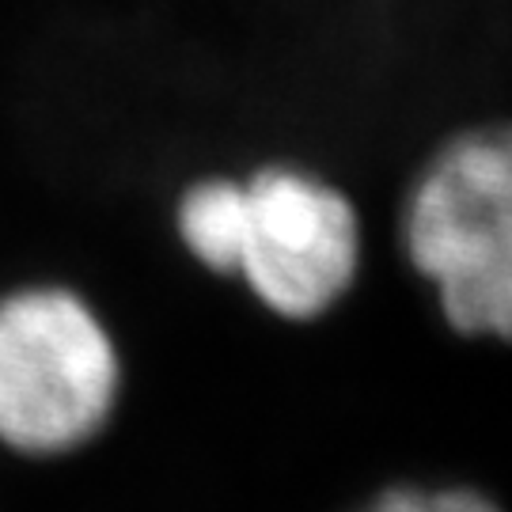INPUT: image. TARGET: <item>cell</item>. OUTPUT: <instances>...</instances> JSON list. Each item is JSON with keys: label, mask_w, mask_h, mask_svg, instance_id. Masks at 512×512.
<instances>
[{"label": "cell", "mask_w": 512, "mask_h": 512, "mask_svg": "<svg viewBox=\"0 0 512 512\" xmlns=\"http://www.w3.org/2000/svg\"><path fill=\"white\" fill-rule=\"evenodd\" d=\"M395 251L440 323L471 342L512 334V133L467 122L421 156L395 205Z\"/></svg>", "instance_id": "cell-1"}, {"label": "cell", "mask_w": 512, "mask_h": 512, "mask_svg": "<svg viewBox=\"0 0 512 512\" xmlns=\"http://www.w3.org/2000/svg\"><path fill=\"white\" fill-rule=\"evenodd\" d=\"M349 512H505L486 486L471 482H387Z\"/></svg>", "instance_id": "cell-4"}, {"label": "cell", "mask_w": 512, "mask_h": 512, "mask_svg": "<svg viewBox=\"0 0 512 512\" xmlns=\"http://www.w3.org/2000/svg\"><path fill=\"white\" fill-rule=\"evenodd\" d=\"M126 395V357L107 315L61 281L0 293V452L61 459L92 448Z\"/></svg>", "instance_id": "cell-2"}, {"label": "cell", "mask_w": 512, "mask_h": 512, "mask_svg": "<svg viewBox=\"0 0 512 512\" xmlns=\"http://www.w3.org/2000/svg\"><path fill=\"white\" fill-rule=\"evenodd\" d=\"M368 228L338 179L296 160H262L239 175L236 281L281 323H315L361 281Z\"/></svg>", "instance_id": "cell-3"}]
</instances>
